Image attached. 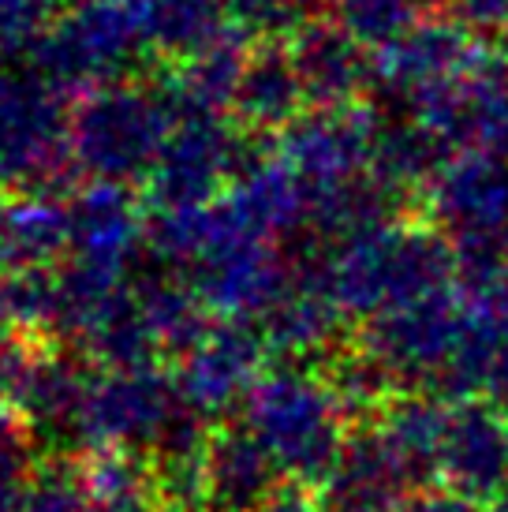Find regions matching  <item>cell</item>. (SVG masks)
I'll use <instances>...</instances> for the list:
<instances>
[{"instance_id": "3957f363", "label": "cell", "mask_w": 508, "mask_h": 512, "mask_svg": "<svg viewBox=\"0 0 508 512\" xmlns=\"http://www.w3.org/2000/svg\"><path fill=\"white\" fill-rule=\"evenodd\" d=\"M494 512H508V483H505V490H501V498H497Z\"/></svg>"}, {"instance_id": "7a4b0ae2", "label": "cell", "mask_w": 508, "mask_h": 512, "mask_svg": "<svg viewBox=\"0 0 508 512\" xmlns=\"http://www.w3.org/2000/svg\"><path fill=\"white\" fill-rule=\"evenodd\" d=\"M400 512H479V505L441 486V490H415V498Z\"/></svg>"}, {"instance_id": "6da1fadb", "label": "cell", "mask_w": 508, "mask_h": 512, "mask_svg": "<svg viewBox=\"0 0 508 512\" xmlns=\"http://www.w3.org/2000/svg\"><path fill=\"white\" fill-rule=\"evenodd\" d=\"M438 483L475 505L501 498L508 483V415L501 404L486 397L452 400Z\"/></svg>"}]
</instances>
